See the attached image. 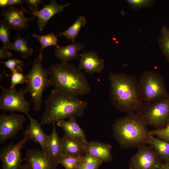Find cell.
I'll list each match as a JSON object with an SVG mask.
<instances>
[{"label": "cell", "instance_id": "obj_1", "mask_svg": "<svg viewBox=\"0 0 169 169\" xmlns=\"http://www.w3.org/2000/svg\"><path fill=\"white\" fill-rule=\"evenodd\" d=\"M110 90L112 105L127 115L136 113L143 102L138 89V80L134 75L125 73H110Z\"/></svg>", "mask_w": 169, "mask_h": 169}, {"label": "cell", "instance_id": "obj_2", "mask_svg": "<svg viewBox=\"0 0 169 169\" xmlns=\"http://www.w3.org/2000/svg\"><path fill=\"white\" fill-rule=\"evenodd\" d=\"M44 102L46 107L41 123L44 125L55 123L67 118L81 117L88 104L85 100L55 89Z\"/></svg>", "mask_w": 169, "mask_h": 169}, {"label": "cell", "instance_id": "obj_3", "mask_svg": "<svg viewBox=\"0 0 169 169\" xmlns=\"http://www.w3.org/2000/svg\"><path fill=\"white\" fill-rule=\"evenodd\" d=\"M49 69L50 80L54 89L75 97L90 92L87 77L74 65L68 63L53 64Z\"/></svg>", "mask_w": 169, "mask_h": 169}, {"label": "cell", "instance_id": "obj_4", "mask_svg": "<svg viewBox=\"0 0 169 169\" xmlns=\"http://www.w3.org/2000/svg\"><path fill=\"white\" fill-rule=\"evenodd\" d=\"M140 117L136 113L117 119L112 125L114 138L121 147L138 148L147 144L151 134Z\"/></svg>", "mask_w": 169, "mask_h": 169}, {"label": "cell", "instance_id": "obj_5", "mask_svg": "<svg viewBox=\"0 0 169 169\" xmlns=\"http://www.w3.org/2000/svg\"><path fill=\"white\" fill-rule=\"evenodd\" d=\"M43 60V57L38 55L33 61L31 69L25 75V82L28 84L24 89L25 91L31 95L33 109L37 111L40 110L44 102L42 99L43 92L51 85L49 78V69L44 67L42 63Z\"/></svg>", "mask_w": 169, "mask_h": 169}, {"label": "cell", "instance_id": "obj_6", "mask_svg": "<svg viewBox=\"0 0 169 169\" xmlns=\"http://www.w3.org/2000/svg\"><path fill=\"white\" fill-rule=\"evenodd\" d=\"M136 113L146 126L165 127L169 124V95L156 102H143Z\"/></svg>", "mask_w": 169, "mask_h": 169}, {"label": "cell", "instance_id": "obj_7", "mask_svg": "<svg viewBox=\"0 0 169 169\" xmlns=\"http://www.w3.org/2000/svg\"><path fill=\"white\" fill-rule=\"evenodd\" d=\"M138 89L143 102H153L169 95L164 79L157 72H144L138 81Z\"/></svg>", "mask_w": 169, "mask_h": 169}, {"label": "cell", "instance_id": "obj_8", "mask_svg": "<svg viewBox=\"0 0 169 169\" xmlns=\"http://www.w3.org/2000/svg\"><path fill=\"white\" fill-rule=\"evenodd\" d=\"M0 87L3 92L0 96V109L5 111L13 113L19 112L28 114L30 101L25 99L26 93L22 88L17 91L15 89Z\"/></svg>", "mask_w": 169, "mask_h": 169}, {"label": "cell", "instance_id": "obj_9", "mask_svg": "<svg viewBox=\"0 0 169 169\" xmlns=\"http://www.w3.org/2000/svg\"><path fill=\"white\" fill-rule=\"evenodd\" d=\"M30 139L27 135L18 142L13 144L12 142L9 144L2 148L0 151V159L2 169H17L24 159H22L20 150L26 142Z\"/></svg>", "mask_w": 169, "mask_h": 169}, {"label": "cell", "instance_id": "obj_10", "mask_svg": "<svg viewBox=\"0 0 169 169\" xmlns=\"http://www.w3.org/2000/svg\"><path fill=\"white\" fill-rule=\"evenodd\" d=\"M138 149L130 159V169H157L162 163L157 153L150 146L143 145Z\"/></svg>", "mask_w": 169, "mask_h": 169}, {"label": "cell", "instance_id": "obj_11", "mask_svg": "<svg viewBox=\"0 0 169 169\" xmlns=\"http://www.w3.org/2000/svg\"><path fill=\"white\" fill-rule=\"evenodd\" d=\"M24 116L21 114L5 113L0 115V144L4 143L8 139L14 137L23 128Z\"/></svg>", "mask_w": 169, "mask_h": 169}, {"label": "cell", "instance_id": "obj_12", "mask_svg": "<svg viewBox=\"0 0 169 169\" xmlns=\"http://www.w3.org/2000/svg\"><path fill=\"white\" fill-rule=\"evenodd\" d=\"M24 159L31 169H57L59 164L47 152L37 149L27 150Z\"/></svg>", "mask_w": 169, "mask_h": 169}, {"label": "cell", "instance_id": "obj_13", "mask_svg": "<svg viewBox=\"0 0 169 169\" xmlns=\"http://www.w3.org/2000/svg\"><path fill=\"white\" fill-rule=\"evenodd\" d=\"M26 10L15 8L14 6L8 7L5 10L2 9L1 15L3 17L11 29L22 30L27 28L29 21L33 22L34 17H26L23 12Z\"/></svg>", "mask_w": 169, "mask_h": 169}, {"label": "cell", "instance_id": "obj_14", "mask_svg": "<svg viewBox=\"0 0 169 169\" xmlns=\"http://www.w3.org/2000/svg\"><path fill=\"white\" fill-rule=\"evenodd\" d=\"M79 56H80V63L78 68L81 70H84V72L90 75L94 73L101 72L105 67L104 60L99 58L95 51H84Z\"/></svg>", "mask_w": 169, "mask_h": 169}, {"label": "cell", "instance_id": "obj_15", "mask_svg": "<svg viewBox=\"0 0 169 169\" xmlns=\"http://www.w3.org/2000/svg\"><path fill=\"white\" fill-rule=\"evenodd\" d=\"M44 6L40 11L33 13L26 10L32 14L33 17H37V23L39 30L42 31L49 19L55 15L63 12L64 8L69 5V3L64 5L58 4L55 0H52L48 4L43 3Z\"/></svg>", "mask_w": 169, "mask_h": 169}, {"label": "cell", "instance_id": "obj_16", "mask_svg": "<svg viewBox=\"0 0 169 169\" xmlns=\"http://www.w3.org/2000/svg\"><path fill=\"white\" fill-rule=\"evenodd\" d=\"M112 147L110 145L97 141H92L85 144V153L90 155L103 162L111 161Z\"/></svg>", "mask_w": 169, "mask_h": 169}, {"label": "cell", "instance_id": "obj_17", "mask_svg": "<svg viewBox=\"0 0 169 169\" xmlns=\"http://www.w3.org/2000/svg\"><path fill=\"white\" fill-rule=\"evenodd\" d=\"M27 115L30 120V123L23 132L24 135L28 136L30 139L39 144L42 150L47 152V141L48 135L43 131L41 127L42 124L32 118L29 114Z\"/></svg>", "mask_w": 169, "mask_h": 169}, {"label": "cell", "instance_id": "obj_18", "mask_svg": "<svg viewBox=\"0 0 169 169\" xmlns=\"http://www.w3.org/2000/svg\"><path fill=\"white\" fill-rule=\"evenodd\" d=\"M57 125L61 128L67 136L86 144L85 135L81 128L78 124L76 118H71L68 120H60L57 122Z\"/></svg>", "mask_w": 169, "mask_h": 169}, {"label": "cell", "instance_id": "obj_19", "mask_svg": "<svg viewBox=\"0 0 169 169\" xmlns=\"http://www.w3.org/2000/svg\"><path fill=\"white\" fill-rule=\"evenodd\" d=\"M84 47V45L82 43L74 42L66 46L56 48L54 54L61 63H67L79 56V51Z\"/></svg>", "mask_w": 169, "mask_h": 169}, {"label": "cell", "instance_id": "obj_20", "mask_svg": "<svg viewBox=\"0 0 169 169\" xmlns=\"http://www.w3.org/2000/svg\"><path fill=\"white\" fill-rule=\"evenodd\" d=\"M63 155L81 156L85 154V143L65 135L61 138Z\"/></svg>", "mask_w": 169, "mask_h": 169}, {"label": "cell", "instance_id": "obj_21", "mask_svg": "<svg viewBox=\"0 0 169 169\" xmlns=\"http://www.w3.org/2000/svg\"><path fill=\"white\" fill-rule=\"evenodd\" d=\"M51 134L48 135L47 141V152L51 157L57 161L63 155L61 138L59 136L55 128V123L53 124Z\"/></svg>", "mask_w": 169, "mask_h": 169}, {"label": "cell", "instance_id": "obj_22", "mask_svg": "<svg viewBox=\"0 0 169 169\" xmlns=\"http://www.w3.org/2000/svg\"><path fill=\"white\" fill-rule=\"evenodd\" d=\"M147 144L154 150L163 162L169 163V143L150 135Z\"/></svg>", "mask_w": 169, "mask_h": 169}, {"label": "cell", "instance_id": "obj_23", "mask_svg": "<svg viewBox=\"0 0 169 169\" xmlns=\"http://www.w3.org/2000/svg\"><path fill=\"white\" fill-rule=\"evenodd\" d=\"M86 23L85 18L82 16H79L74 23L66 30L60 32L58 36H64L69 40H71L74 43L75 39L79 34L81 28L84 26Z\"/></svg>", "mask_w": 169, "mask_h": 169}, {"label": "cell", "instance_id": "obj_24", "mask_svg": "<svg viewBox=\"0 0 169 169\" xmlns=\"http://www.w3.org/2000/svg\"><path fill=\"white\" fill-rule=\"evenodd\" d=\"M10 49L19 52L22 57L26 58L32 55L33 50L28 45V41L26 38L20 36L18 32L15 38V41L12 44Z\"/></svg>", "mask_w": 169, "mask_h": 169}, {"label": "cell", "instance_id": "obj_25", "mask_svg": "<svg viewBox=\"0 0 169 169\" xmlns=\"http://www.w3.org/2000/svg\"><path fill=\"white\" fill-rule=\"evenodd\" d=\"M83 156L63 155L58 159L57 162L65 169H79L82 163Z\"/></svg>", "mask_w": 169, "mask_h": 169}, {"label": "cell", "instance_id": "obj_26", "mask_svg": "<svg viewBox=\"0 0 169 169\" xmlns=\"http://www.w3.org/2000/svg\"><path fill=\"white\" fill-rule=\"evenodd\" d=\"M33 36L38 40L40 43L41 48L38 52L39 53L38 55L42 57H43V50L45 48L51 46H54L56 48L59 46L57 43L58 36L53 32L45 35L33 34Z\"/></svg>", "mask_w": 169, "mask_h": 169}, {"label": "cell", "instance_id": "obj_27", "mask_svg": "<svg viewBox=\"0 0 169 169\" xmlns=\"http://www.w3.org/2000/svg\"><path fill=\"white\" fill-rule=\"evenodd\" d=\"M158 45L162 54L169 62V28L162 26L158 39Z\"/></svg>", "mask_w": 169, "mask_h": 169}, {"label": "cell", "instance_id": "obj_28", "mask_svg": "<svg viewBox=\"0 0 169 169\" xmlns=\"http://www.w3.org/2000/svg\"><path fill=\"white\" fill-rule=\"evenodd\" d=\"M11 29L9 25L4 18L0 21V39L3 43V47L8 50L10 49L12 44L10 40Z\"/></svg>", "mask_w": 169, "mask_h": 169}, {"label": "cell", "instance_id": "obj_29", "mask_svg": "<svg viewBox=\"0 0 169 169\" xmlns=\"http://www.w3.org/2000/svg\"><path fill=\"white\" fill-rule=\"evenodd\" d=\"M82 162L88 169H98L103 163L96 158L86 153L83 156Z\"/></svg>", "mask_w": 169, "mask_h": 169}, {"label": "cell", "instance_id": "obj_30", "mask_svg": "<svg viewBox=\"0 0 169 169\" xmlns=\"http://www.w3.org/2000/svg\"><path fill=\"white\" fill-rule=\"evenodd\" d=\"M23 60L13 58L9 59V60L5 62L0 61V63L4 64L11 70L12 73H13L23 72V69L22 67L23 65Z\"/></svg>", "mask_w": 169, "mask_h": 169}, {"label": "cell", "instance_id": "obj_31", "mask_svg": "<svg viewBox=\"0 0 169 169\" xmlns=\"http://www.w3.org/2000/svg\"><path fill=\"white\" fill-rule=\"evenodd\" d=\"M126 1L130 7L135 10L151 7L155 2L154 0H126Z\"/></svg>", "mask_w": 169, "mask_h": 169}, {"label": "cell", "instance_id": "obj_32", "mask_svg": "<svg viewBox=\"0 0 169 169\" xmlns=\"http://www.w3.org/2000/svg\"><path fill=\"white\" fill-rule=\"evenodd\" d=\"M152 136L169 143V124L165 127L160 129H156L150 131Z\"/></svg>", "mask_w": 169, "mask_h": 169}, {"label": "cell", "instance_id": "obj_33", "mask_svg": "<svg viewBox=\"0 0 169 169\" xmlns=\"http://www.w3.org/2000/svg\"><path fill=\"white\" fill-rule=\"evenodd\" d=\"M25 82V75L19 72L12 73L11 74V81L10 88L15 89L18 84H23Z\"/></svg>", "mask_w": 169, "mask_h": 169}, {"label": "cell", "instance_id": "obj_34", "mask_svg": "<svg viewBox=\"0 0 169 169\" xmlns=\"http://www.w3.org/2000/svg\"><path fill=\"white\" fill-rule=\"evenodd\" d=\"M24 2L25 0H0V6L2 9H4L7 7L13 6L14 5L19 4L21 6L22 9H24L22 4Z\"/></svg>", "mask_w": 169, "mask_h": 169}, {"label": "cell", "instance_id": "obj_35", "mask_svg": "<svg viewBox=\"0 0 169 169\" xmlns=\"http://www.w3.org/2000/svg\"><path fill=\"white\" fill-rule=\"evenodd\" d=\"M25 2L33 13L38 11L39 4L43 3V0H26Z\"/></svg>", "mask_w": 169, "mask_h": 169}, {"label": "cell", "instance_id": "obj_36", "mask_svg": "<svg viewBox=\"0 0 169 169\" xmlns=\"http://www.w3.org/2000/svg\"><path fill=\"white\" fill-rule=\"evenodd\" d=\"M12 56V53L7 49L2 47L0 49V59L9 58Z\"/></svg>", "mask_w": 169, "mask_h": 169}, {"label": "cell", "instance_id": "obj_37", "mask_svg": "<svg viewBox=\"0 0 169 169\" xmlns=\"http://www.w3.org/2000/svg\"><path fill=\"white\" fill-rule=\"evenodd\" d=\"M157 169H169V163L163 162Z\"/></svg>", "mask_w": 169, "mask_h": 169}, {"label": "cell", "instance_id": "obj_38", "mask_svg": "<svg viewBox=\"0 0 169 169\" xmlns=\"http://www.w3.org/2000/svg\"><path fill=\"white\" fill-rule=\"evenodd\" d=\"M17 169H31L28 164L26 162L23 165H21Z\"/></svg>", "mask_w": 169, "mask_h": 169}, {"label": "cell", "instance_id": "obj_39", "mask_svg": "<svg viewBox=\"0 0 169 169\" xmlns=\"http://www.w3.org/2000/svg\"><path fill=\"white\" fill-rule=\"evenodd\" d=\"M79 169H88L84 165L83 162Z\"/></svg>", "mask_w": 169, "mask_h": 169}]
</instances>
